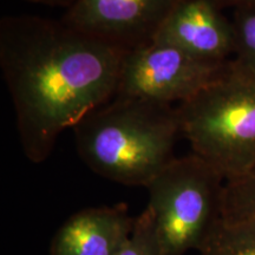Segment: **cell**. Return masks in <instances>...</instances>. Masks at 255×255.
Segmentation results:
<instances>
[{
	"mask_svg": "<svg viewBox=\"0 0 255 255\" xmlns=\"http://www.w3.org/2000/svg\"><path fill=\"white\" fill-rule=\"evenodd\" d=\"M73 132L79 157L94 173L146 188L175 158L181 126L171 104L115 96L85 116Z\"/></svg>",
	"mask_w": 255,
	"mask_h": 255,
	"instance_id": "cell-2",
	"label": "cell"
},
{
	"mask_svg": "<svg viewBox=\"0 0 255 255\" xmlns=\"http://www.w3.org/2000/svg\"><path fill=\"white\" fill-rule=\"evenodd\" d=\"M151 41L208 62H227L237 55L232 20L210 0H181Z\"/></svg>",
	"mask_w": 255,
	"mask_h": 255,
	"instance_id": "cell-7",
	"label": "cell"
},
{
	"mask_svg": "<svg viewBox=\"0 0 255 255\" xmlns=\"http://www.w3.org/2000/svg\"><path fill=\"white\" fill-rule=\"evenodd\" d=\"M237 40V55L255 72V7L233 11L231 18Z\"/></svg>",
	"mask_w": 255,
	"mask_h": 255,
	"instance_id": "cell-12",
	"label": "cell"
},
{
	"mask_svg": "<svg viewBox=\"0 0 255 255\" xmlns=\"http://www.w3.org/2000/svg\"><path fill=\"white\" fill-rule=\"evenodd\" d=\"M24 1L31 2V4L49 6V7H64L68 9L70 6L75 4L76 0H24Z\"/></svg>",
	"mask_w": 255,
	"mask_h": 255,
	"instance_id": "cell-14",
	"label": "cell"
},
{
	"mask_svg": "<svg viewBox=\"0 0 255 255\" xmlns=\"http://www.w3.org/2000/svg\"><path fill=\"white\" fill-rule=\"evenodd\" d=\"M229 60L208 62L168 44L149 41L124 52L115 96L182 103L214 81Z\"/></svg>",
	"mask_w": 255,
	"mask_h": 255,
	"instance_id": "cell-5",
	"label": "cell"
},
{
	"mask_svg": "<svg viewBox=\"0 0 255 255\" xmlns=\"http://www.w3.org/2000/svg\"><path fill=\"white\" fill-rule=\"evenodd\" d=\"M201 255H255V218L222 220Z\"/></svg>",
	"mask_w": 255,
	"mask_h": 255,
	"instance_id": "cell-9",
	"label": "cell"
},
{
	"mask_svg": "<svg viewBox=\"0 0 255 255\" xmlns=\"http://www.w3.org/2000/svg\"><path fill=\"white\" fill-rule=\"evenodd\" d=\"M213 4L218 6L220 9H239L255 7V0H210Z\"/></svg>",
	"mask_w": 255,
	"mask_h": 255,
	"instance_id": "cell-13",
	"label": "cell"
},
{
	"mask_svg": "<svg viewBox=\"0 0 255 255\" xmlns=\"http://www.w3.org/2000/svg\"><path fill=\"white\" fill-rule=\"evenodd\" d=\"M176 109L193 154L225 181L254 167L255 72L244 62L229 60L214 81Z\"/></svg>",
	"mask_w": 255,
	"mask_h": 255,
	"instance_id": "cell-3",
	"label": "cell"
},
{
	"mask_svg": "<svg viewBox=\"0 0 255 255\" xmlns=\"http://www.w3.org/2000/svg\"><path fill=\"white\" fill-rule=\"evenodd\" d=\"M135 220L126 203L79 210L53 235L50 255H115L131 234Z\"/></svg>",
	"mask_w": 255,
	"mask_h": 255,
	"instance_id": "cell-8",
	"label": "cell"
},
{
	"mask_svg": "<svg viewBox=\"0 0 255 255\" xmlns=\"http://www.w3.org/2000/svg\"><path fill=\"white\" fill-rule=\"evenodd\" d=\"M115 255H163L154 220L144 209L135 220L133 229Z\"/></svg>",
	"mask_w": 255,
	"mask_h": 255,
	"instance_id": "cell-11",
	"label": "cell"
},
{
	"mask_svg": "<svg viewBox=\"0 0 255 255\" xmlns=\"http://www.w3.org/2000/svg\"><path fill=\"white\" fill-rule=\"evenodd\" d=\"M124 52L62 19H1L0 66L28 161H45L60 133L115 97Z\"/></svg>",
	"mask_w": 255,
	"mask_h": 255,
	"instance_id": "cell-1",
	"label": "cell"
},
{
	"mask_svg": "<svg viewBox=\"0 0 255 255\" xmlns=\"http://www.w3.org/2000/svg\"><path fill=\"white\" fill-rule=\"evenodd\" d=\"M225 178L191 154L176 158L146 186L163 255L200 251L223 220Z\"/></svg>",
	"mask_w": 255,
	"mask_h": 255,
	"instance_id": "cell-4",
	"label": "cell"
},
{
	"mask_svg": "<svg viewBox=\"0 0 255 255\" xmlns=\"http://www.w3.org/2000/svg\"><path fill=\"white\" fill-rule=\"evenodd\" d=\"M181 0H76L62 20L107 43L130 50L152 40Z\"/></svg>",
	"mask_w": 255,
	"mask_h": 255,
	"instance_id": "cell-6",
	"label": "cell"
},
{
	"mask_svg": "<svg viewBox=\"0 0 255 255\" xmlns=\"http://www.w3.org/2000/svg\"><path fill=\"white\" fill-rule=\"evenodd\" d=\"M222 210L227 221L255 218V165L246 174L226 181Z\"/></svg>",
	"mask_w": 255,
	"mask_h": 255,
	"instance_id": "cell-10",
	"label": "cell"
}]
</instances>
